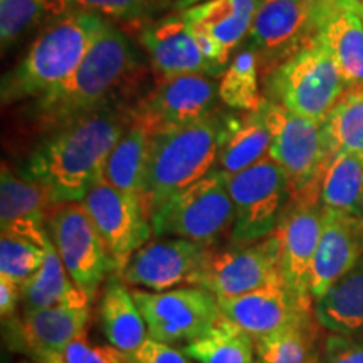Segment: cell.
Here are the masks:
<instances>
[{
  "instance_id": "obj_34",
  "label": "cell",
  "mask_w": 363,
  "mask_h": 363,
  "mask_svg": "<svg viewBox=\"0 0 363 363\" xmlns=\"http://www.w3.org/2000/svg\"><path fill=\"white\" fill-rule=\"evenodd\" d=\"M323 125L331 152L363 158V89H347Z\"/></svg>"
},
{
  "instance_id": "obj_29",
  "label": "cell",
  "mask_w": 363,
  "mask_h": 363,
  "mask_svg": "<svg viewBox=\"0 0 363 363\" xmlns=\"http://www.w3.org/2000/svg\"><path fill=\"white\" fill-rule=\"evenodd\" d=\"M315 313L256 338V355L261 363H321L323 348L318 347Z\"/></svg>"
},
{
  "instance_id": "obj_16",
  "label": "cell",
  "mask_w": 363,
  "mask_h": 363,
  "mask_svg": "<svg viewBox=\"0 0 363 363\" xmlns=\"http://www.w3.org/2000/svg\"><path fill=\"white\" fill-rule=\"evenodd\" d=\"M219 86L211 76H165L131 108V120L157 131L165 126L194 123L214 111Z\"/></svg>"
},
{
  "instance_id": "obj_40",
  "label": "cell",
  "mask_w": 363,
  "mask_h": 363,
  "mask_svg": "<svg viewBox=\"0 0 363 363\" xmlns=\"http://www.w3.org/2000/svg\"><path fill=\"white\" fill-rule=\"evenodd\" d=\"M22 294H21V286L12 283L11 279L0 278V315L2 320L7 321L13 318L19 305Z\"/></svg>"
},
{
  "instance_id": "obj_42",
  "label": "cell",
  "mask_w": 363,
  "mask_h": 363,
  "mask_svg": "<svg viewBox=\"0 0 363 363\" xmlns=\"http://www.w3.org/2000/svg\"><path fill=\"white\" fill-rule=\"evenodd\" d=\"M38 362L39 363H66V362H62L61 358L56 355V353H51V355L40 357V358H38Z\"/></svg>"
},
{
  "instance_id": "obj_14",
  "label": "cell",
  "mask_w": 363,
  "mask_h": 363,
  "mask_svg": "<svg viewBox=\"0 0 363 363\" xmlns=\"http://www.w3.org/2000/svg\"><path fill=\"white\" fill-rule=\"evenodd\" d=\"M214 249L189 239L158 238L140 247L118 276L126 284L142 286L147 291H169L179 284L194 286Z\"/></svg>"
},
{
  "instance_id": "obj_39",
  "label": "cell",
  "mask_w": 363,
  "mask_h": 363,
  "mask_svg": "<svg viewBox=\"0 0 363 363\" xmlns=\"http://www.w3.org/2000/svg\"><path fill=\"white\" fill-rule=\"evenodd\" d=\"M133 363H190L189 357L184 352L177 350L174 345L157 342L147 338L138 352L131 358Z\"/></svg>"
},
{
  "instance_id": "obj_33",
  "label": "cell",
  "mask_w": 363,
  "mask_h": 363,
  "mask_svg": "<svg viewBox=\"0 0 363 363\" xmlns=\"http://www.w3.org/2000/svg\"><path fill=\"white\" fill-rule=\"evenodd\" d=\"M71 11H74L71 0H0L2 51L19 43L34 27L51 24Z\"/></svg>"
},
{
  "instance_id": "obj_31",
  "label": "cell",
  "mask_w": 363,
  "mask_h": 363,
  "mask_svg": "<svg viewBox=\"0 0 363 363\" xmlns=\"http://www.w3.org/2000/svg\"><path fill=\"white\" fill-rule=\"evenodd\" d=\"M184 353L197 363H256V342L242 328L222 316L206 335L184 347Z\"/></svg>"
},
{
  "instance_id": "obj_5",
  "label": "cell",
  "mask_w": 363,
  "mask_h": 363,
  "mask_svg": "<svg viewBox=\"0 0 363 363\" xmlns=\"http://www.w3.org/2000/svg\"><path fill=\"white\" fill-rule=\"evenodd\" d=\"M348 84L320 40H313L264 74V98L294 115L325 121Z\"/></svg>"
},
{
  "instance_id": "obj_2",
  "label": "cell",
  "mask_w": 363,
  "mask_h": 363,
  "mask_svg": "<svg viewBox=\"0 0 363 363\" xmlns=\"http://www.w3.org/2000/svg\"><path fill=\"white\" fill-rule=\"evenodd\" d=\"M140 69L138 54L126 34L108 26L71 78L29 104V120L43 128L56 126L118 104Z\"/></svg>"
},
{
  "instance_id": "obj_6",
  "label": "cell",
  "mask_w": 363,
  "mask_h": 363,
  "mask_svg": "<svg viewBox=\"0 0 363 363\" xmlns=\"http://www.w3.org/2000/svg\"><path fill=\"white\" fill-rule=\"evenodd\" d=\"M259 113L271 130L269 157L288 179L289 202L320 197L321 179L333 155L323 121L294 115L269 99Z\"/></svg>"
},
{
  "instance_id": "obj_10",
  "label": "cell",
  "mask_w": 363,
  "mask_h": 363,
  "mask_svg": "<svg viewBox=\"0 0 363 363\" xmlns=\"http://www.w3.org/2000/svg\"><path fill=\"white\" fill-rule=\"evenodd\" d=\"M131 294L145 318L148 338L167 345L194 342L222 320L219 298L201 286L169 291L133 289Z\"/></svg>"
},
{
  "instance_id": "obj_4",
  "label": "cell",
  "mask_w": 363,
  "mask_h": 363,
  "mask_svg": "<svg viewBox=\"0 0 363 363\" xmlns=\"http://www.w3.org/2000/svg\"><path fill=\"white\" fill-rule=\"evenodd\" d=\"M222 121L224 115L212 111L194 123L153 131L138 197L148 219L172 195L214 170Z\"/></svg>"
},
{
  "instance_id": "obj_32",
  "label": "cell",
  "mask_w": 363,
  "mask_h": 363,
  "mask_svg": "<svg viewBox=\"0 0 363 363\" xmlns=\"http://www.w3.org/2000/svg\"><path fill=\"white\" fill-rule=\"evenodd\" d=\"M259 71V57L251 45L235 54L220 74V101L235 111H259L266 99L261 93Z\"/></svg>"
},
{
  "instance_id": "obj_43",
  "label": "cell",
  "mask_w": 363,
  "mask_h": 363,
  "mask_svg": "<svg viewBox=\"0 0 363 363\" xmlns=\"http://www.w3.org/2000/svg\"><path fill=\"white\" fill-rule=\"evenodd\" d=\"M358 2H360V4H363V0H358Z\"/></svg>"
},
{
  "instance_id": "obj_20",
  "label": "cell",
  "mask_w": 363,
  "mask_h": 363,
  "mask_svg": "<svg viewBox=\"0 0 363 363\" xmlns=\"http://www.w3.org/2000/svg\"><path fill=\"white\" fill-rule=\"evenodd\" d=\"M363 257V217L323 208V229L311 267V296L318 301Z\"/></svg>"
},
{
  "instance_id": "obj_7",
  "label": "cell",
  "mask_w": 363,
  "mask_h": 363,
  "mask_svg": "<svg viewBox=\"0 0 363 363\" xmlns=\"http://www.w3.org/2000/svg\"><path fill=\"white\" fill-rule=\"evenodd\" d=\"M157 238H182L216 246L233 230L234 206L227 187V175L211 174L172 195L150 217Z\"/></svg>"
},
{
  "instance_id": "obj_18",
  "label": "cell",
  "mask_w": 363,
  "mask_h": 363,
  "mask_svg": "<svg viewBox=\"0 0 363 363\" xmlns=\"http://www.w3.org/2000/svg\"><path fill=\"white\" fill-rule=\"evenodd\" d=\"M219 305L222 316L242 328L254 340L313 315L311 310L299 306L289 293L281 272L254 291L235 298L219 299Z\"/></svg>"
},
{
  "instance_id": "obj_27",
  "label": "cell",
  "mask_w": 363,
  "mask_h": 363,
  "mask_svg": "<svg viewBox=\"0 0 363 363\" xmlns=\"http://www.w3.org/2000/svg\"><path fill=\"white\" fill-rule=\"evenodd\" d=\"M150 136L152 131L147 126L131 120L104 163L101 180L111 187L140 197L148 160Z\"/></svg>"
},
{
  "instance_id": "obj_38",
  "label": "cell",
  "mask_w": 363,
  "mask_h": 363,
  "mask_svg": "<svg viewBox=\"0 0 363 363\" xmlns=\"http://www.w3.org/2000/svg\"><path fill=\"white\" fill-rule=\"evenodd\" d=\"M321 363H363V337L333 333L325 340Z\"/></svg>"
},
{
  "instance_id": "obj_8",
  "label": "cell",
  "mask_w": 363,
  "mask_h": 363,
  "mask_svg": "<svg viewBox=\"0 0 363 363\" xmlns=\"http://www.w3.org/2000/svg\"><path fill=\"white\" fill-rule=\"evenodd\" d=\"M227 187L234 206L233 246L257 242L274 233L289 203L288 179L278 163L267 155L239 174L227 175Z\"/></svg>"
},
{
  "instance_id": "obj_44",
  "label": "cell",
  "mask_w": 363,
  "mask_h": 363,
  "mask_svg": "<svg viewBox=\"0 0 363 363\" xmlns=\"http://www.w3.org/2000/svg\"><path fill=\"white\" fill-rule=\"evenodd\" d=\"M256 363H261V362H259V360H256Z\"/></svg>"
},
{
  "instance_id": "obj_23",
  "label": "cell",
  "mask_w": 363,
  "mask_h": 363,
  "mask_svg": "<svg viewBox=\"0 0 363 363\" xmlns=\"http://www.w3.org/2000/svg\"><path fill=\"white\" fill-rule=\"evenodd\" d=\"M271 130L259 111L224 115L214 170L225 175L256 165L269 155Z\"/></svg>"
},
{
  "instance_id": "obj_25",
  "label": "cell",
  "mask_w": 363,
  "mask_h": 363,
  "mask_svg": "<svg viewBox=\"0 0 363 363\" xmlns=\"http://www.w3.org/2000/svg\"><path fill=\"white\" fill-rule=\"evenodd\" d=\"M99 311L104 337L110 345L128 355L131 360L148 338V331L133 294L120 276L108 278Z\"/></svg>"
},
{
  "instance_id": "obj_24",
  "label": "cell",
  "mask_w": 363,
  "mask_h": 363,
  "mask_svg": "<svg viewBox=\"0 0 363 363\" xmlns=\"http://www.w3.org/2000/svg\"><path fill=\"white\" fill-rule=\"evenodd\" d=\"M264 0H208L180 13L190 27L211 35L227 56L249 38L261 4Z\"/></svg>"
},
{
  "instance_id": "obj_36",
  "label": "cell",
  "mask_w": 363,
  "mask_h": 363,
  "mask_svg": "<svg viewBox=\"0 0 363 363\" xmlns=\"http://www.w3.org/2000/svg\"><path fill=\"white\" fill-rule=\"evenodd\" d=\"M170 0H71L72 9L111 17L116 21L140 22L152 17Z\"/></svg>"
},
{
  "instance_id": "obj_26",
  "label": "cell",
  "mask_w": 363,
  "mask_h": 363,
  "mask_svg": "<svg viewBox=\"0 0 363 363\" xmlns=\"http://www.w3.org/2000/svg\"><path fill=\"white\" fill-rule=\"evenodd\" d=\"M315 320L331 333L363 331V257L313 308Z\"/></svg>"
},
{
  "instance_id": "obj_3",
  "label": "cell",
  "mask_w": 363,
  "mask_h": 363,
  "mask_svg": "<svg viewBox=\"0 0 363 363\" xmlns=\"http://www.w3.org/2000/svg\"><path fill=\"white\" fill-rule=\"evenodd\" d=\"M108 22L98 13L71 11L48 24L19 65L2 79V104L34 101L71 78Z\"/></svg>"
},
{
  "instance_id": "obj_22",
  "label": "cell",
  "mask_w": 363,
  "mask_h": 363,
  "mask_svg": "<svg viewBox=\"0 0 363 363\" xmlns=\"http://www.w3.org/2000/svg\"><path fill=\"white\" fill-rule=\"evenodd\" d=\"M316 39L337 61L348 89H363V4L325 0Z\"/></svg>"
},
{
  "instance_id": "obj_37",
  "label": "cell",
  "mask_w": 363,
  "mask_h": 363,
  "mask_svg": "<svg viewBox=\"0 0 363 363\" xmlns=\"http://www.w3.org/2000/svg\"><path fill=\"white\" fill-rule=\"evenodd\" d=\"M66 363H133L113 345H94L81 335L56 353Z\"/></svg>"
},
{
  "instance_id": "obj_28",
  "label": "cell",
  "mask_w": 363,
  "mask_h": 363,
  "mask_svg": "<svg viewBox=\"0 0 363 363\" xmlns=\"http://www.w3.org/2000/svg\"><path fill=\"white\" fill-rule=\"evenodd\" d=\"M21 294L24 310H40L88 298L67 274L51 238L45 242L43 266L21 286Z\"/></svg>"
},
{
  "instance_id": "obj_13",
  "label": "cell",
  "mask_w": 363,
  "mask_h": 363,
  "mask_svg": "<svg viewBox=\"0 0 363 363\" xmlns=\"http://www.w3.org/2000/svg\"><path fill=\"white\" fill-rule=\"evenodd\" d=\"M81 203L115 259L116 272L120 274L152 234V224L145 216L140 199L99 180Z\"/></svg>"
},
{
  "instance_id": "obj_30",
  "label": "cell",
  "mask_w": 363,
  "mask_h": 363,
  "mask_svg": "<svg viewBox=\"0 0 363 363\" xmlns=\"http://www.w3.org/2000/svg\"><path fill=\"white\" fill-rule=\"evenodd\" d=\"M323 208L363 217V158L353 153H333L321 179Z\"/></svg>"
},
{
  "instance_id": "obj_35",
  "label": "cell",
  "mask_w": 363,
  "mask_h": 363,
  "mask_svg": "<svg viewBox=\"0 0 363 363\" xmlns=\"http://www.w3.org/2000/svg\"><path fill=\"white\" fill-rule=\"evenodd\" d=\"M44 259L45 246L9 235L0 239V278L22 286L43 266Z\"/></svg>"
},
{
  "instance_id": "obj_9",
  "label": "cell",
  "mask_w": 363,
  "mask_h": 363,
  "mask_svg": "<svg viewBox=\"0 0 363 363\" xmlns=\"http://www.w3.org/2000/svg\"><path fill=\"white\" fill-rule=\"evenodd\" d=\"M48 229L67 274L93 301L103 281L116 272V264L83 203H54Z\"/></svg>"
},
{
  "instance_id": "obj_12",
  "label": "cell",
  "mask_w": 363,
  "mask_h": 363,
  "mask_svg": "<svg viewBox=\"0 0 363 363\" xmlns=\"http://www.w3.org/2000/svg\"><path fill=\"white\" fill-rule=\"evenodd\" d=\"M281 272V240L272 233L246 246H233L211 254L194 286L219 299L235 298L264 286Z\"/></svg>"
},
{
  "instance_id": "obj_15",
  "label": "cell",
  "mask_w": 363,
  "mask_h": 363,
  "mask_svg": "<svg viewBox=\"0 0 363 363\" xmlns=\"http://www.w3.org/2000/svg\"><path fill=\"white\" fill-rule=\"evenodd\" d=\"M323 229L320 197L289 202L274 233L281 240V274L289 293L305 310L311 308V267Z\"/></svg>"
},
{
  "instance_id": "obj_1",
  "label": "cell",
  "mask_w": 363,
  "mask_h": 363,
  "mask_svg": "<svg viewBox=\"0 0 363 363\" xmlns=\"http://www.w3.org/2000/svg\"><path fill=\"white\" fill-rule=\"evenodd\" d=\"M130 123L131 110L111 104L59 125L34 148L22 175L45 187L54 203L81 202L101 180L104 163Z\"/></svg>"
},
{
  "instance_id": "obj_19",
  "label": "cell",
  "mask_w": 363,
  "mask_h": 363,
  "mask_svg": "<svg viewBox=\"0 0 363 363\" xmlns=\"http://www.w3.org/2000/svg\"><path fill=\"white\" fill-rule=\"evenodd\" d=\"M140 40L152 57L153 66L163 76L203 74L214 78L225 69L203 54L182 13L167 16L147 26L140 34Z\"/></svg>"
},
{
  "instance_id": "obj_41",
  "label": "cell",
  "mask_w": 363,
  "mask_h": 363,
  "mask_svg": "<svg viewBox=\"0 0 363 363\" xmlns=\"http://www.w3.org/2000/svg\"><path fill=\"white\" fill-rule=\"evenodd\" d=\"M174 2H175V7L182 12V11H185V9L199 6V4H203V2H208V0H174Z\"/></svg>"
},
{
  "instance_id": "obj_11",
  "label": "cell",
  "mask_w": 363,
  "mask_h": 363,
  "mask_svg": "<svg viewBox=\"0 0 363 363\" xmlns=\"http://www.w3.org/2000/svg\"><path fill=\"white\" fill-rule=\"evenodd\" d=\"M325 0H264L249 33V45L264 74L316 40Z\"/></svg>"
},
{
  "instance_id": "obj_17",
  "label": "cell",
  "mask_w": 363,
  "mask_h": 363,
  "mask_svg": "<svg viewBox=\"0 0 363 363\" xmlns=\"http://www.w3.org/2000/svg\"><path fill=\"white\" fill-rule=\"evenodd\" d=\"M88 298L62 305L24 310L22 316L4 321L9 325V338L22 352L30 353L35 360L44 355L59 353L67 343L84 335L89 321Z\"/></svg>"
},
{
  "instance_id": "obj_21",
  "label": "cell",
  "mask_w": 363,
  "mask_h": 363,
  "mask_svg": "<svg viewBox=\"0 0 363 363\" xmlns=\"http://www.w3.org/2000/svg\"><path fill=\"white\" fill-rule=\"evenodd\" d=\"M54 206L51 195L38 182L17 175L2 163L0 175V227L2 235L27 239L45 246L49 235L48 219Z\"/></svg>"
}]
</instances>
